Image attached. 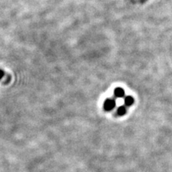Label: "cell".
I'll list each match as a JSON object with an SVG mask.
<instances>
[{
  "label": "cell",
  "instance_id": "obj_1",
  "mask_svg": "<svg viewBox=\"0 0 172 172\" xmlns=\"http://www.w3.org/2000/svg\"><path fill=\"white\" fill-rule=\"evenodd\" d=\"M115 107V100L109 98L106 99L104 102V111L110 112Z\"/></svg>",
  "mask_w": 172,
  "mask_h": 172
},
{
  "label": "cell",
  "instance_id": "obj_2",
  "mask_svg": "<svg viewBox=\"0 0 172 172\" xmlns=\"http://www.w3.org/2000/svg\"><path fill=\"white\" fill-rule=\"evenodd\" d=\"M124 95L125 92L122 88L117 87L114 89V96H115V97H117V98H122V97H124Z\"/></svg>",
  "mask_w": 172,
  "mask_h": 172
},
{
  "label": "cell",
  "instance_id": "obj_3",
  "mask_svg": "<svg viewBox=\"0 0 172 172\" xmlns=\"http://www.w3.org/2000/svg\"><path fill=\"white\" fill-rule=\"evenodd\" d=\"M135 99L132 96H127V97L124 98V104L125 106L130 107L132 106V104H134Z\"/></svg>",
  "mask_w": 172,
  "mask_h": 172
},
{
  "label": "cell",
  "instance_id": "obj_4",
  "mask_svg": "<svg viewBox=\"0 0 172 172\" xmlns=\"http://www.w3.org/2000/svg\"><path fill=\"white\" fill-rule=\"evenodd\" d=\"M117 114L120 116H122V115H124L127 112V109H126V106H120L117 109Z\"/></svg>",
  "mask_w": 172,
  "mask_h": 172
},
{
  "label": "cell",
  "instance_id": "obj_5",
  "mask_svg": "<svg viewBox=\"0 0 172 172\" xmlns=\"http://www.w3.org/2000/svg\"><path fill=\"white\" fill-rule=\"evenodd\" d=\"M3 75H4V73H3V71L2 70V69H0V79L3 77Z\"/></svg>",
  "mask_w": 172,
  "mask_h": 172
}]
</instances>
